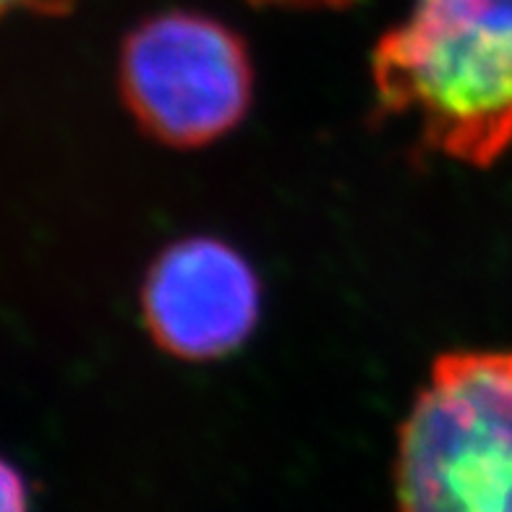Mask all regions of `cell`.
I'll list each match as a JSON object with an SVG mask.
<instances>
[{"label":"cell","instance_id":"cell-1","mask_svg":"<svg viewBox=\"0 0 512 512\" xmlns=\"http://www.w3.org/2000/svg\"><path fill=\"white\" fill-rule=\"evenodd\" d=\"M377 100L426 147L486 168L512 144V0H411L371 58Z\"/></svg>","mask_w":512,"mask_h":512},{"label":"cell","instance_id":"cell-2","mask_svg":"<svg viewBox=\"0 0 512 512\" xmlns=\"http://www.w3.org/2000/svg\"><path fill=\"white\" fill-rule=\"evenodd\" d=\"M398 512H512V351L434 361L400 426Z\"/></svg>","mask_w":512,"mask_h":512},{"label":"cell","instance_id":"cell-3","mask_svg":"<svg viewBox=\"0 0 512 512\" xmlns=\"http://www.w3.org/2000/svg\"><path fill=\"white\" fill-rule=\"evenodd\" d=\"M121 92L136 123L170 147H202L236 128L251 102V63L233 29L165 11L128 34Z\"/></svg>","mask_w":512,"mask_h":512},{"label":"cell","instance_id":"cell-4","mask_svg":"<svg viewBox=\"0 0 512 512\" xmlns=\"http://www.w3.org/2000/svg\"><path fill=\"white\" fill-rule=\"evenodd\" d=\"M259 301L251 264L207 236L168 246L149 267L142 290L149 335L183 361H212L236 351L254 330Z\"/></svg>","mask_w":512,"mask_h":512},{"label":"cell","instance_id":"cell-5","mask_svg":"<svg viewBox=\"0 0 512 512\" xmlns=\"http://www.w3.org/2000/svg\"><path fill=\"white\" fill-rule=\"evenodd\" d=\"M0 494H3V512H29V497L24 476H21L8 460L3 463V484H0Z\"/></svg>","mask_w":512,"mask_h":512},{"label":"cell","instance_id":"cell-6","mask_svg":"<svg viewBox=\"0 0 512 512\" xmlns=\"http://www.w3.org/2000/svg\"><path fill=\"white\" fill-rule=\"evenodd\" d=\"M6 8H21V11H32L42 16H63L71 11L74 0H3Z\"/></svg>","mask_w":512,"mask_h":512},{"label":"cell","instance_id":"cell-7","mask_svg":"<svg viewBox=\"0 0 512 512\" xmlns=\"http://www.w3.org/2000/svg\"><path fill=\"white\" fill-rule=\"evenodd\" d=\"M264 3H327V6H340L348 0H264Z\"/></svg>","mask_w":512,"mask_h":512}]
</instances>
